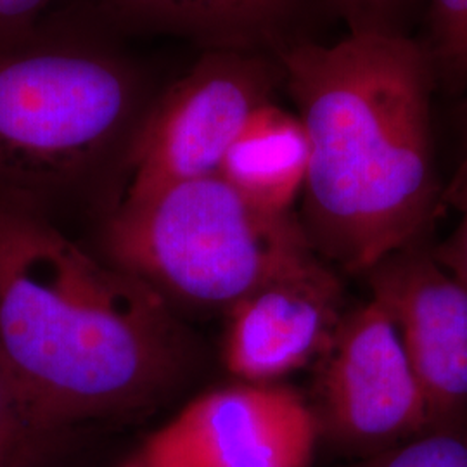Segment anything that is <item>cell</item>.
I'll use <instances>...</instances> for the list:
<instances>
[{
    "label": "cell",
    "mask_w": 467,
    "mask_h": 467,
    "mask_svg": "<svg viewBox=\"0 0 467 467\" xmlns=\"http://www.w3.org/2000/svg\"><path fill=\"white\" fill-rule=\"evenodd\" d=\"M279 67L310 148L305 233L351 274L422 237L440 206L433 67L400 32L295 44Z\"/></svg>",
    "instance_id": "1"
},
{
    "label": "cell",
    "mask_w": 467,
    "mask_h": 467,
    "mask_svg": "<svg viewBox=\"0 0 467 467\" xmlns=\"http://www.w3.org/2000/svg\"><path fill=\"white\" fill-rule=\"evenodd\" d=\"M161 296L0 200V368L34 430L146 400L173 370Z\"/></svg>",
    "instance_id": "2"
},
{
    "label": "cell",
    "mask_w": 467,
    "mask_h": 467,
    "mask_svg": "<svg viewBox=\"0 0 467 467\" xmlns=\"http://www.w3.org/2000/svg\"><path fill=\"white\" fill-rule=\"evenodd\" d=\"M115 265L160 296L231 306L316 262L305 227L268 215L218 175L121 202L109 223Z\"/></svg>",
    "instance_id": "3"
},
{
    "label": "cell",
    "mask_w": 467,
    "mask_h": 467,
    "mask_svg": "<svg viewBox=\"0 0 467 467\" xmlns=\"http://www.w3.org/2000/svg\"><path fill=\"white\" fill-rule=\"evenodd\" d=\"M134 67L108 50L50 42L0 49V181L80 175L144 115Z\"/></svg>",
    "instance_id": "4"
},
{
    "label": "cell",
    "mask_w": 467,
    "mask_h": 467,
    "mask_svg": "<svg viewBox=\"0 0 467 467\" xmlns=\"http://www.w3.org/2000/svg\"><path fill=\"white\" fill-rule=\"evenodd\" d=\"M279 80V65H270L260 52L208 50L139 119L123 202L217 175L235 135L258 106L272 100Z\"/></svg>",
    "instance_id": "5"
},
{
    "label": "cell",
    "mask_w": 467,
    "mask_h": 467,
    "mask_svg": "<svg viewBox=\"0 0 467 467\" xmlns=\"http://www.w3.org/2000/svg\"><path fill=\"white\" fill-rule=\"evenodd\" d=\"M320 431L362 455L434 426L400 336L374 300L345 314L324 351Z\"/></svg>",
    "instance_id": "6"
},
{
    "label": "cell",
    "mask_w": 467,
    "mask_h": 467,
    "mask_svg": "<svg viewBox=\"0 0 467 467\" xmlns=\"http://www.w3.org/2000/svg\"><path fill=\"white\" fill-rule=\"evenodd\" d=\"M317 414L291 388L243 383L210 391L150 434L144 467H310Z\"/></svg>",
    "instance_id": "7"
},
{
    "label": "cell",
    "mask_w": 467,
    "mask_h": 467,
    "mask_svg": "<svg viewBox=\"0 0 467 467\" xmlns=\"http://www.w3.org/2000/svg\"><path fill=\"white\" fill-rule=\"evenodd\" d=\"M422 237L366 272L376 301L400 336L433 424L467 409V285L441 265Z\"/></svg>",
    "instance_id": "8"
},
{
    "label": "cell",
    "mask_w": 467,
    "mask_h": 467,
    "mask_svg": "<svg viewBox=\"0 0 467 467\" xmlns=\"http://www.w3.org/2000/svg\"><path fill=\"white\" fill-rule=\"evenodd\" d=\"M341 289L318 260L229 306L223 364L244 383L270 384L327 350Z\"/></svg>",
    "instance_id": "9"
},
{
    "label": "cell",
    "mask_w": 467,
    "mask_h": 467,
    "mask_svg": "<svg viewBox=\"0 0 467 467\" xmlns=\"http://www.w3.org/2000/svg\"><path fill=\"white\" fill-rule=\"evenodd\" d=\"M310 148L300 117L268 100L244 121L217 175L253 208L289 215L308 173Z\"/></svg>",
    "instance_id": "10"
},
{
    "label": "cell",
    "mask_w": 467,
    "mask_h": 467,
    "mask_svg": "<svg viewBox=\"0 0 467 467\" xmlns=\"http://www.w3.org/2000/svg\"><path fill=\"white\" fill-rule=\"evenodd\" d=\"M134 25L184 35L208 49L260 52L283 38L300 0H102Z\"/></svg>",
    "instance_id": "11"
},
{
    "label": "cell",
    "mask_w": 467,
    "mask_h": 467,
    "mask_svg": "<svg viewBox=\"0 0 467 467\" xmlns=\"http://www.w3.org/2000/svg\"><path fill=\"white\" fill-rule=\"evenodd\" d=\"M351 467H467V424L461 418L434 424Z\"/></svg>",
    "instance_id": "12"
},
{
    "label": "cell",
    "mask_w": 467,
    "mask_h": 467,
    "mask_svg": "<svg viewBox=\"0 0 467 467\" xmlns=\"http://www.w3.org/2000/svg\"><path fill=\"white\" fill-rule=\"evenodd\" d=\"M430 56L436 82L451 90L467 87V0H430Z\"/></svg>",
    "instance_id": "13"
},
{
    "label": "cell",
    "mask_w": 467,
    "mask_h": 467,
    "mask_svg": "<svg viewBox=\"0 0 467 467\" xmlns=\"http://www.w3.org/2000/svg\"><path fill=\"white\" fill-rule=\"evenodd\" d=\"M440 204H447L457 213V227L449 239L434 250L441 265L467 285V150L451 184L441 191Z\"/></svg>",
    "instance_id": "14"
},
{
    "label": "cell",
    "mask_w": 467,
    "mask_h": 467,
    "mask_svg": "<svg viewBox=\"0 0 467 467\" xmlns=\"http://www.w3.org/2000/svg\"><path fill=\"white\" fill-rule=\"evenodd\" d=\"M26 431H34L28 409L15 383L0 368V467H9Z\"/></svg>",
    "instance_id": "15"
},
{
    "label": "cell",
    "mask_w": 467,
    "mask_h": 467,
    "mask_svg": "<svg viewBox=\"0 0 467 467\" xmlns=\"http://www.w3.org/2000/svg\"><path fill=\"white\" fill-rule=\"evenodd\" d=\"M407 0H331L350 32H399L393 21Z\"/></svg>",
    "instance_id": "16"
},
{
    "label": "cell",
    "mask_w": 467,
    "mask_h": 467,
    "mask_svg": "<svg viewBox=\"0 0 467 467\" xmlns=\"http://www.w3.org/2000/svg\"><path fill=\"white\" fill-rule=\"evenodd\" d=\"M54 0H0V36L16 35Z\"/></svg>",
    "instance_id": "17"
},
{
    "label": "cell",
    "mask_w": 467,
    "mask_h": 467,
    "mask_svg": "<svg viewBox=\"0 0 467 467\" xmlns=\"http://www.w3.org/2000/svg\"><path fill=\"white\" fill-rule=\"evenodd\" d=\"M119 467H144L142 466V462H140V459L135 455V457H132L130 461H127L125 464H121Z\"/></svg>",
    "instance_id": "18"
}]
</instances>
